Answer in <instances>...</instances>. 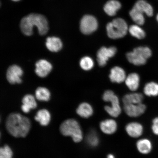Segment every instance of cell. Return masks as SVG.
Segmentation results:
<instances>
[{"label":"cell","instance_id":"cell-1","mask_svg":"<svg viewBox=\"0 0 158 158\" xmlns=\"http://www.w3.org/2000/svg\"><path fill=\"white\" fill-rule=\"evenodd\" d=\"M7 131L15 137H25L30 130L31 123L29 118L19 113H11L6 120Z\"/></svg>","mask_w":158,"mask_h":158},{"label":"cell","instance_id":"cell-32","mask_svg":"<svg viewBox=\"0 0 158 158\" xmlns=\"http://www.w3.org/2000/svg\"><path fill=\"white\" fill-rule=\"evenodd\" d=\"M107 158H115L114 156L112 154H109V155L107 156Z\"/></svg>","mask_w":158,"mask_h":158},{"label":"cell","instance_id":"cell-29","mask_svg":"<svg viewBox=\"0 0 158 158\" xmlns=\"http://www.w3.org/2000/svg\"><path fill=\"white\" fill-rule=\"evenodd\" d=\"M86 141L90 147H96L99 143V138L95 131H91L88 134L86 137Z\"/></svg>","mask_w":158,"mask_h":158},{"label":"cell","instance_id":"cell-17","mask_svg":"<svg viewBox=\"0 0 158 158\" xmlns=\"http://www.w3.org/2000/svg\"><path fill=\"white\" fill-rule=\"evenodd\" d=\"M140 77L136 73H132L126 77L125 83L128 88L131 91L137 90L139 86Z\"/></svg>","mask_w":158,"mask_h":158},{"label":"cell","instance_id":"cell-34","mask_svg":"<svg viewBox=\"0 0 158 158\" xmlns=\"http://www.w3.org/2000/svg\"><path fill=\"white\" fill-rule=\"evenodd\" d=\"M12 1H20V0H12Z\"/></svg>","mask_w":158,"mask_h":158},{"label":"cell","instance_id":"cell-3","mask_svg":"<svg viewBox=\"0 0 158 158\" xmlns=\"http://www.w3.org/2000/svg\"><path fill=\"white\" fill-rule=\"evenodd\" d=\"M61 134L65 136H70L75 143H80L83 136L80 124L76 120L69 119L65 120L60 127Z\"/></svg>","mask_w":158,"mask_h":158},{"label":"cell","instance_id":"cell-6","mask_svg":"<svg viewBox=\"0 0 158 158\" xmlns=\"http://www.w3.org/2000/svg\"><path fill=\"white\" fill-rule=\"evenodd\" d=\"M102 99L105 102H110V106H105L106 112L112 117H117L122 111L119 99L112 90H108L105 92L102 96Z\"/></svg>","mask_w":158,"mask_h":158},{"label":"cell","instance_id":"cell-2","mask_svg":"<svg viewBox=\"0 0 158 158\" xmlns=\"http://www.w3.org/2000/svg\"><path fill=\"white\" fill-rule=\"evenodd\" d=\"M34 26L38 28L39 34L41 35H44L48 32V21L42 15L31 14L21 19L20 28L21 31L25 35L30 36L32 34Z\"/></svg>","mask_w":158,"mask_h":158},{"label":"cell","instance_id":"cell-26","mask_svg":"<svg viewBox=\"0 0 158 158\" xmlns=\"http://www.w3.org/2000/svg\"><path fill=\"white\" fill-rule=\"evenodd\" d=\"M35 98L41 101H48L50 99V93L48 89L39 87L35 92Z\"/></svg>","mask_w":158,"mask_h":158},{"label":"cell","instance_id":"cell-25","mask_svg":"<svg viewBox=\"0 0 158 158\" xmlns=\"http://www.w3.org/2000/svg\"><path fill=\"white\" fill-rule=\"evenodd\" d=\"M130 15L133 21L138 25H142L145 23L143 13L134 6L130 12Z\"/></svg>","mask_w":158,"mask_h":158},{"label":"cell","instance_id":"cell-13","mask_svg":"<svg viewBox=\"0 0 158 158\" xmlns=\"http://www.w3.org/2000/svg\"><path fill=\"white\" fill-rule=\"evenodd\" d=\"M109 78L112 82L121 83L125 81L126 78L125 72L120 67H114L110 70Z\"/></svg>","mask_w":158,"mask_h":158},{"label":"cell","instance_id":"cell-9","mask_svg":"<svg viewBox=\"0 0 158 158\" xmlns=\"http://www.w3.org/2000/svg\"><path fill=\"white\" fill-rule=\"evenodd\" d=\"M23 74V71L20 67L16 65H13L8 69L6 78L10 84H20L22 82L21 77Z\"/></svg>","mask_w":158,"mask_h":158},{"label":"cell","instance_id":"cell-20","mask_svg":"<svg viewBox=\"0 0 158 158\" xmlns=\"http://www.w3.org/2000/svg\"><path fill=\"white\" fill-rule=\"evenodd\" d=\"M121 7V5L119 2L116 0H110L105 5L104 9L108 15L113 16Z\"/></svg>","mask_w":158,"mask_h":158},{"label":"cell","instance_id":"cell-22","mask_svg":"<svg viewBox=\"0 0 158 158\" xmlns=\"http://www.w3.org/2000/svg\"><path fill=\"white\" fill-rule=\"evenodd\" d=\"M134 6L142 13H145L148 17H152L153 15V7L145 0H138Z\"/></svg>","mask_w":158,"mask_h":158},{"label":"cell","instance_id":"cell-19","mask_svg":"<svg viewBox=\"0 0 158 158\" xmlns=\"http://www.w3.org/2000/svg\"><path fill=\"white\" fill-rule=\"evenodd\" d=\"M76 112L81 117L88 118L93 114L94 110L90 104L87 102H83L79 106L76 110Z\"/></svg>","mask_w":158,"mask_h":158},{"label":"cell","instance_id":"cell-27","mask_svg":"<svg viewBox=\"0 0 158 158\" xmlns=\"http://www.w3.org/2000/svg\"><path fill=\"white\" fill-rule=\"evenodd\" d=\"M128 31L132 36L138 39H143L146 36L145 31L138 25L130 26Z\"/></svg>","mask_w":158,"mask_h":158},{"label":"cell","instance_id":"cell-14","mask_svg":"<svg viewBox=\"0 0 158 158\" xmlns=\"http://www.w3.org/2000/svg\"><path fill=\"white\" fill-rule=\"evenodd\" d=\"M101 130L104 134L110 135L114 134L117 130L116 122L113 119H107L102 121L100 124Z\"/></svg>","mask_w":158,"mask_h":158},{"label":"cell","instance_id":"cell-7","mask_svg":"<svg viewBox=\"0 0 158 158\" xmlns=\"http://www.w3.org/2000/svg\"><path fill=\"white\" fill-rule=\"evenodd\" d=\"M98 26L97 19L90 15H85L81 20L80 30L85 35H89L95 31Z\"/></svg>","mask_w":158,"mask_h":158},{"label":"cell","instance_id":"cell-4","mask_svg":"<svg viewBox=\"0 0 158 158\" xmlns=\"http://www.w3.org/2000/svg\"><path fill=\"white\" fill-rule=\"evenodd\" d=\"M106 29L108 36L113 39L121 38L125 36L128 29L127 23L121 18L116 19L108 23Z\"/></svg>","mask_w":158,"mask_h":158},{"label":"cell","instance_id":"cell-23","mask_svg":"<svg viewBox=\"0 0 158 158\" xmlns=\"http://www.w3.org/2000/svg\"><path fill=\"white\" fill-rule=\"evenodd\" d=\"M143 96L141 93H133L126 94L123 98L124 104H138L142 103Z\"/></svg>","mask_w":158,"mask_h":158},{"label":"cell","instance_id":"cell-12","mask_svg":"<svg viewBox=\"0 0 158 158\" xmlns=\"http://www.w3.org/2000/svg\"><path fill=\"white\" fill-rule=\"evenodd\" d=\"M126 131L130 137L137 138L143 134V128L141 124L136 122L128 123L126 126Z\"/></svg>","mask_w":158,"mask_h":158},{"label":"cell","instance_id":"cell-28","mask_svg":"<svg viewBox=\"0 0 158 158\" xmlns=\"http://www.w3.org/2000/svg\"><path fill=\"white\" fill-rule=\"evenodd\" d=\"M81 68L84 70L88 71L91 70L94 66V62L90 57L86 56L83 57L80 61Z\"/></svg>","mask_w":158,"mask_h":158},{"label":"cell","instance_id":"cell-18","mask_svg":"<svg viewBox=\"0 0 158 158\" xmlns=\"http://www.w3.org/2000/svg\"><path fill=\"white\" fill-rule=\"evenodd\" d=\"M136 147L138 151L144 155H147L151 152L153 148L152 142L147 138L138 140L136 143Z\"/></svg>","mask_w":158,"mask_h":158},{"label":"cell","instance_id":"cell-15","mask_svg":"<svg viewBox=\"0 0 158 158\" xmlns=\"http://www.w3.org/2000/svg\"><path fill=\"white\" fill-rule=\"evenodd\" d=\"M21 109L25 113H28L31 109L36 108L37 104L35 98L31 94H27L22 99Z\"/></svg>","mask_w":158,"mask_h":158},{"label":"cell","instance_id":"cell-21","mask_svg":"<svg viewBox=\"0 0 158 158\" xmlns=\"http://www.w3.org/2000/svg\"><path fill=\"white\" fill-rule=\"evenodd\" d=\"M35 119L36 121L39 122L41 125L47 126L50 121L51 114L48 110L43 109L37 112Z\"/></svg>","mask_w":158,"mask_h":158},{"label":"cell","instance_id":"cell-5","mask_svg":"<svg viewBox=\"0 0 158 158\" xmlns=\"http://www.w3.org/2000/svg\"><path fill=\"white\" fill-rule=\"evenodd\" d=\"M152 55L151 49L147 47H139L126 54V58L130 63L136 66L145 64Z\"/></svg>","mask_w":158,"mask_h":158},{"label":"cell","instance_id":"cell-24","mask_svg":"<svg viewBox=\"0 0 158 158\" xmlns=\"http://www.w3.org/2000/svg\"><path fill=\"white\" fill-rule=\"evenodd\" d=\"M144 94L149 97H156L158 96V84L151 82L145 85L143 89Z\"/></svg>","mask_w":158,"mask_h":158},{"label":"cell","instance_id":"cell-31","mask_svg":"<svg viewBox=\"0 0 158 158\" xmlns=\"http://www.w3.org/2000/svg\"><path fill=\"white\" fill-rule=\"evenodd\" d=\"M152 130L155 135L158 136V117L155 118L153 120Z\"/></svg>","mask_w":158,"mask_h":158},{"label":"cell","instance_id":"cell-30","mask_svg":"<svg viewBox=\"0 0 158 158\" xmlns=\"http://www.w3.org/2000/svg\"><path fill=\"white\" fill-rule=\"evenodd\" d=\"M13 152L9 146L5 145L0 149V158H12Z\"/></svg>","mask_w":158,"mask_h":158},{"label":"cell","instance_id":"cell-16","mask_svg":"<svg viewBox=\"0 0 158 158\" xmlns=\"http://www.w3.org/2000/svg\"><path fill=\"white\" fill-rule=\"evenodd\" d=\"M47 48L51 52H57L62 47V43L60 39L56 37H48L46 39Z\"/></svg>","mask_w":158,"mask_h":158},{"label":"cell","instance_id":"cell-11","mask_svg":"<svg viewBox=\"0 0 158 158\" xmlns=\"http://www.w3.org/2000/svg\"><path fill=\"white\" fill-rule=\"evenodd\" d=\"M35 65L36 67L35 72L37 76L41 77H46L52 70V65L44 59H41L37 61Z\"/></svg>","mask_w":158,"mask_h":158},{"label":"cell","instance_id":"cell-10","mask_svg":"<svg viewBox=\"0 0 158 158\" xmlns=\"http://www.w3.org/2000/svg\"><path fill=\"white\" fill-rule=\"evenodd\" d=\"M147 107L143 103L138 104L124 105V110L125 113L131 117H137L143 114Z\"/></svg>","mask_w":158,"mask_h":158},{"label":"cell","instance_id":"cell-33","mask_svg":"<svg viewBox=\"0 0 158 158\" xmlns=\"http://www.w3.org/2000/svg\"><path fill=\"white\" fill-rule=\"evenodd\" d=\"M156 19H157V21L158 22V14L157 15Z\"/></svg>","mask_w":158,"mask_h":158},{"label":"cell","instance_id":"cell-8","mask_svg":"<svg viewBox=\"0 0 158 158\" xmlns=\"http://www.w3.org/2000/svg\"><path fill=\"white\" fill-rule=\"evenodd\" d=\"M117 49L114 47L106 48L103 47L99 49L97 54L98 64L101 67L105 66L109 59L115 55Z\"/></svg>","mask_w":158,"mask_h":158}]
</instances>
